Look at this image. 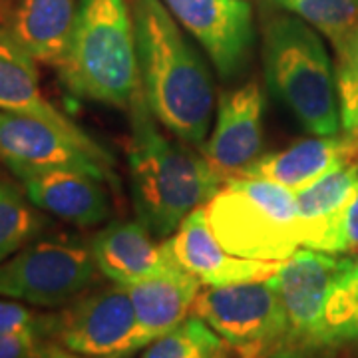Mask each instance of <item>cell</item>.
Returning <instances> with one entry per match:
<instances>
[{
  "label": "cell",
  "mask_w": 358,
  "mask_h": 358,
  "mask_svg": "<svg viewBox=\"0 0 358 358\" xmlns=\"http://www.w3.org/2000/svg\"><path fill=\"white\" fill-rule=\"evenodd\" d=\"M358 249V187L334 215L317 243V251L345 255Z\"/></svg>",
  "instance_id": "cell-26"
},
{
  "label": "cell",
  "mask_w": 358,
  "mask_h": 358,
  "mask_svg": "<svg viewBox=\"0 0 358 358\" xmlns=\"http://www.w3.org/2000/svg\"><path fill=\"white\" fill-rule=\"evenodd\" d=\"M48 341L0 333V358H36Z\"/></svg>",
  "instance_id": "cell-28"
},
{
  "label": "cell",
  "mask_w": 358,
  "mask_h": 358,
  "mask_svg": "<svg viewBox=\"0 0 358 358\" xmlns=\"http://www.w3.org/2000/svg\"><path fill=\"white\" fill-rule=\"evenodd\" d=\"M10 173L22 185L28 199L52 217L84 229L110 217L112 205L106 181L94 173L72 167L16 169Z\"/></svg>",
  "instance_id": "cell-14"
},
{
  "label": "cell",
  "mask_w": 358,
  "mask_h": 358,
  "mask_svg": "<svg viewBox=\"0 0 358 358\" xmlns=\"http://www.w3.org/2000/svg\"><path fill=\"white\" fill-rule=\"evenodd\" d=\"M357 187L358 159H355L336 167L307 187L294 192L301 225V247L317 249L327 223L348 201Z\"/></svg>",
  "instance_id": "cell-20"
},
{
  "label": "cell",
  "mask_w": 358,
  "mask_h": 358,
  "mask_svg": "<svg viewBox=\"0 0 358 358\" xmlns=\"http://www.w3.org/2000/svg\"><path fill=\"white\" fill-rule=\"evenodd\" d=\"M179 26L197 40L223 80L243 72L255 44L253 8L247 0H162Z\"/></svg>",
  "instance_id": "cell-11"
},
{
  "label": "cell",
  "mask_w": 358,
  "mask_h": 358,
  "mask_svg": "<svg viewBox=\"0 0 358 358\" xmlns=\"http://www.w3.org/2000/svg\"><path fill=\"white\" fill-rule=\"evenodd\" d=\"M324 338L331 350L358 341V253L341 261L324 307Z\"/></svg>",
  "instance_id": "cell-22"
},
{
  "label": "cell",
  "mask_w": 358,
  "mask_h": 358,
  "mask_svg": "<svg viewBox=\"0 0 358 358\" xmlns=\"http://www.w3.org/2000/svg\"><path fill=\"white\" fill-rule=\"evenodd\" d=\"M164 249L178 267L207 287L265 281L279 271L282 263L245 259L229 253L213 235L203 207L192 211L178 229L166 237Z\"/></svg>",
  "instance_id": "cell-13"
},
{
  "label": "cell",
  "mask_w": 358,
  "mask_h": 358,
  "mask_svg": "<svg viewBox=\"0 0 358 358\" xmlns=\"http://www.w3.org/2000/svg\"><path fill=\"white\" fill-rule=\"evenodd\" d=\"M343 129H345L346 134H355L358 136V102L355 106V110H352V114L346 117L345 122H343Z\"/></svg>",
  "instance_id": "cell-30"
},
{
  "label": "cell",
  "mask_w": 358,
  "mask_h": 358,
  "mask_svg": "<svg viewBox=\"0 0 358 358\" xmlns=\"http://www.w3.org/2000/svg\"><path fill=\"white\" fill-rule=\"evenodd\" d=\"M155 239L141 221H114L98 231L90 245L100 275L115 285L131 287L181 268L169 259L164 243H155Z\"/></svg>",
  "instance_id": "cell-16"
},
{
  "label": "cell",
  "mask_w": 358,
  "mask_h": 358,
  "mask_svg": "<svg viewBox=\"0 0 358 358\" xmlns=\"http://www.w3.org/2000/svg\"><path fill=\"white\" fill-rule=\"evenodd\" d=\"M100 268L92 245L76 235H40L0 263V296L60 308L90 291Z\"/></svg>",
  "instance_id": "cell-6"
},
{
  "label": "cell",
  "mask_w": 358,
  "mask_h": 358,
  "mask_svg": "<svg viewBox=\"0 0 358 358\" xmlns=\"http://www.w3.org/2000/svg\"><path fill=\"white\" fill-rule=\"evenodd\" d=\"M129 187L138 221L166 239L225 183L203 154L171 141L157 128L141 86L128 106Z\"/></svg>",
  "instance_id": "cell-2"
},
{
  "label": "cell",
  "mask_w": 358,
  "mask_h": 358,
  "mask_svg": "<svg viewBox=\"0 0 358 358\" xmlns=\"http://www.w3.org/2000/svg\"><path fill=\"white\" fill-rule=\"evenodd\" d=\"M0 164L10 171L72 167L103 181L114 178L112 155L86 131L4 110H0Z\"/></svg>",
  "instance_id": "cell-9"
},
{
  "label": "cell",
  "mask_w": 358,
  "mask_h": 358,
  "mask_svg": "<svg viewBox=\"0 0 358 358\" xmlns=\"http://www.w3.org/2000/svg\"><path fill=\"white\" fill-rule=\"evenodd\" d=\"M60 80L74 96L126 108L141 86L128 0H80Z\"/></svg>",
  "instance_id": "cell-4"
},
{
  "label": "cell",
  "mask_w": 358,
  "mask_h": 358,
  "mask_svg": "<svg viewBox=\"0 0 358 358\" xmlns=\"http://www.w3.org/2000/svg\"><path fill=\"white\" fill-rule=\"evenodd\" d=\"M223 338L197 315L145 346L141 358H215L223 352Z\"/></svg>",
  "instance_id": "cell-23"
},
{
  "label": "cell",
  "mask_w": 358,
  "mask_h": 358,
  "mask_svg": "<svg viewBox=\"0 0 358 358\" xmlns=\"http://www.w3.org/2000/svg\"><path fill=\"white\" fill-rule=\"evenodd\" d=\"M52 343L88 358H126L143 348L128 289H90L54 315Z\"/></svg>",
  "instance_id": "cell-10"
},
{
  "label": "cell",
  "mask_w": 358,
  "mask_h": 358,
  "mask_svg": "<svg viewBox=\"0 0 358 358\" xmlns=\"http://www.w3.org/2000/svg\"><path fill=\"white\" fill-rule=\"evenodd\" d=\"M336 50V88H338V106H341V124L352 114L358 102V22L346 34Z\"/></svg>",
  "instance_id": "cell-25"
},
{
  "label": "cell",
  "mask_w": 358,
  "mask_h": 358,
  "mask_svg": "<svg viewBox=\"0 0 358 358\" xmlns=\"http://www.w3.org/2000/svg\"><path fill=\"white\" fill-rule=\"evenodd\" d=\"M54 315H40L22 301L0 296V333L50 341Z\"/></svg>",
  "instance_id": "cell-27"
},
{
  "label": "cell",
  "mask_w": 358,
  "mask_h": 358,
  "mask_svg": "<svg viewBox=\"0 0 358 358\" xmlns=\"http://www.w3.org/2000/svg\"><path fill=\"white\" fill-rule=\"evenodd\" d=\"M355 159H358V136L355 134L313 136L294 141L281 152L261 155L239 178L268 179L299 192Z\"/></svg>",
  "instance_id": "cell-17"
},
{
  "label": "cell",
  "mask_w": 358,
  "mask_h": 358,
  "mask_svg": "<svg viewBox=\"0 0 358 358\" xmlns=\"http://www.w3.org/2000/svg\"><path fill=\"white\" fill-rule=\"evenodd\" d=\"M261 54L271 94L313 136L343 128L336 74L319 32L291 13H268L261 24Z\"/></svg>",
  "instance_id": "cell-3"
},
{
  "label": "cell",
  "mask_w": 358,
  "mask_h": 358,
  "mask_svg": "<svg viewBox=\"0 0 358 358\" xmlns=\"http://www.w3.org/2000/svg\"><path fill=\"white\" fill-rule=\"evenodd\" d=\"M275 275L265 281L199 291L193 315L203 319L239 358H277L285 343L287 319Z\"/></svg>",
  "instance_id": "cell-7"
},
{
  "label": "cell",
  "mask_w": 358,
  "mask_h": 358,
  "mask_svg": "<svg viewBox=\"0 0 358 358\" xmlns=\"http://www.w3.org/2000/svg\"><path fill=\"white\" fill-rule=\"evenodd\" d=\"M203 209L213 235L233 255L281 263L301 247L296 195L275 181L229 179Z\"/></svg>",
  "instance_id": "cell-5"
},
{
  "label": "cell",
  "mask_w": 358,
  "mask_h": 358,
  "mask_svg": "<svg viewBox=\"0 0 358 358\" xmlns=\"http://www.w3.org/2000/svg\"><path fill=\"white\" fill-rule=\"evenodd\" d=\"M265 106V90L255 78L219 96L215 126L201 154L223 181L239 178L261 157Z\"/></svg>",
  "instance_id": "cell-12"
},
{
  "label": "cell",
  "mask_w": 358,
  "mask_h": 358,
  "mask_svg": "<svg viewBox=\"0 0 358 358\" xmlns=\"http://www.w3.org/2000/svg\"><path fill=\"white\" fill-rule=\"evenodd\" d=\"M48 223V213L28 199L20 183L0 178V263L40 237Z\"/></svg>",
  "instance_id": "cell-21"
},
{
  "label": "cell",
  "mask_w": 358,
  "mask_h": 358,
  "mask_svg": "<svg viewBox=\"0 0 358 358\" xmlns=\"http://www.w3.org/2000/svg\"><path fill=\"white\" fill-rule=\"evenodd\" d=\"M36 358H88V357H82V355H76V352H70V350H66L64 346L56 345V343H48V345L42 348V352H40Z\"/></svg>",
  "instance_id": "cell-29"
},
{
  "label": "cell",
  "mask_w": 358,
  "mask_h": 358,
  "mask_svg": "<svg viewBox=\"0 0 358 358\" xmlns=\"http://www.w3.org/2000/svg\"><path fill=\"white\" fill-rule=\"evenodd\" d=\"M279 8L303 18L319 34L341 44L358 22V0H271Z\"/></svg>",
  "instance_id": "cell-24"
},
{
  "label": "cell",
  "mask_w": 358,
  "mask_h": 358,
  "mask_svg": "<svg viewBox=\"0 0 358 358\" xmlns=\"http://www.w3.org/2000/svg\"><path fill=\"white\" fill-rule=\"evenodd\" d=\"M0 110L38 115L64 128H78L68 115L46 100L40 88L36 60L16 44L4 28H0Z\"/></svg>",
  "instance_id": "cell-19"
},
{
  "label": "cell",
  "mask_w": 358,
  "mask_h": 358,
  "mask_svg": "<svg viewBox=\"0 0 358 358\" xmlns=\"http://www.w3.org/2000/svg\"><path fill=\"white\" fill-rule=\"evenodd\" d=\"M80 0H0V28L40 64H62Z\"/></svg>",
  "instance_id": "cell-15"
},
{
  "label": "cell",
  "mask_w": 358,
  "mask_h": 358,
  "mask_svg": "<svg viewBox=\"0 0 358 358\" xmlns=\"http://www.w3.org/2000/svg\"><path fill=\"white\" fill-rule=\"evenodd\" d=\"M343 257L299 247L275 275L287 334L277 358H327L333 350L324 338V307Z\"/></svg>",
  "instance_id": "cell-8"
},
{
  "label": "cell",
  "mask_w": 358,
  "mask_h": 358,
  "mask_svg": "<svg viewBox=\"0 0 358 358\" xmlns=\"http://www.w3.org/2000/svg\"><path fill=\"white\" fill-rule=\"evenodd\" d=\"M215 358H227V357H223V355H219V357H215Z\"/></svg>",
  "instance_id": "cell-31"
},
{
  "label": "cell",
  "mask_w": 358,
  "mask_h": 358,
  "mask_svg": "<svg viewBox=\"0 0 358 358\" xmlns=\"http://www.w3.org/2000/svg\"><path fill=\"white\" fill-rule=\"evenodd\" d=\"M128 2L148 106L176 138L201 150L215 103L211 70L162 0Z\"/></svg>",
  "instance_id": "cell-1"
},
{
  "label": "cell",
  "mask_w": 358,
  "mask_h": 358,
  "mask_svg": "<svg viewBox=\"0 0 358 358\" xmlns=\"http://www.w3.org/2000/svg\"><path fill=\"white\" fill-rule=\"evenodd\" d=\"M126 289L134 303L138 334L145 348L189 317L201 282L187 271L176 268Z\"/></svg>",
  "instance_id": "cell-18"
}]
</instances>
